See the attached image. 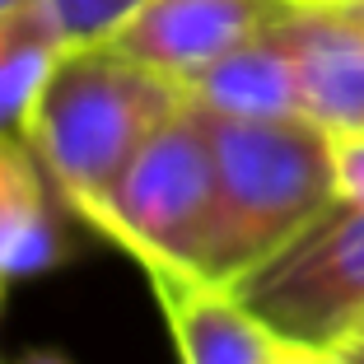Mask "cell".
<instances>
[{"label": "cell", "mask_w": 364, "mask_h": 364, "mask_svg": "<svg viewBox=\"0 0 364 364\" xmlns=\"http://www.w3.org/2000/svg\"><path fill=\"white\" fill-rule=\"evenodd\" d=\"M304 89V117L322 131H364V23L318 0L280 23Z\"/></svg>", "instance_id": "8992f818"}, {"label": "cell", "mask_w": 364, "mask_h": 364, "mask_svg": "<svg viewBox=\"0 0 364 364\" xmlns=\"http://www.w3.org/2000/svg\"><path fill=\"white\" fill-rule=\"evenodd\" d=\"M332 355L341 364H364V336H346V341H336Z\"/></svg>", "instance_id": "5bb4252c"}, {"label": "cell", "mask_w": 364, "mask_h": 364, "mask_svg": "<svg viewBox=\"0 0 364 364\" xmlns=\"http://www.w3.org/2000/svg\"><path fill=\"white\" fill-rule=\"evenodd\" d=\"M350 336H364V318H360V322H355V332H350Z\"/></svg>", "instance_id": "ac0fdd59"}, {"label": "cell", "mask_w": 364, "mask_h": 364, "mask_svg": "<svg viewBox=\"0 0 364 364\" xmlns=\"http://www.w3.org/2000/svg\"><path fill=\"white\" fill-rule=\"evenodd\" d=\"M327 5H336L341 14H350V19H360V23H364V0H327Z\"/></svg>", "instance_id": "9a60e30c"}, {"label": "cell", "mask_w": 364, "mask_h": 364, "mask_svg": "<svg viewBox=\"0 0 364 364\" xmlns=\"http://www.w3.org/2000/svg\"><path fill=\"white\" fill-rule=\"evenodd\" d=\"M65 33L52 19L47 0H33L14 14H0V136H19L28 107L43 89L52 61L65 52Z\"/></svg>", "instance_id": "30bf717a"}, {"label": "cell", "mask_w": 364, "mask_h": 364, "mask_svg": "<svg viewBox=\"0 0 364 364\" xmlns=\"http://www.w3.org/2000/svg\"><path fill=\"white\" fill-rule=\"evenodd\" d=\"M23 364H70V360H61V355H28V360H23Z\"/></svg>", "instance_id": "2e32d148"}, {"label": "cell", "mask_w": 364, "mask_h": 364, "mask_svg": "<svg viewBox=\"0 0 364 364\" xmlns=\"http://www.w3.org/2000/svg\"><path fill=\"white\" fill-rule=\"evenodd\" d=\"M145 0H47L52 19L61 23L65 43H94V38H112Z\"/></svg>", "instance_id": "8fae6325"}, {"label": "cell", "mask_w": 364, "mask_h": 364, "mask_svg": "<svg viewBox=\"0 0 364 364\" xmlns=\"http://www.w3.org/2000/svg\"><path fill=\"white\" fill-rule=\"evenodd\" d=\"M89 225L145 267V276H201L210 267L220 187L205 112L187 103L145 140Z\"/></svg>", "instance_id": "3957f363"}, {"label": "cell", "mask_w": 364, "mask_h": 364, "mask_svg": "<svg viewBox=\"0 0 364 364\" xmlns=\"http://www.w3.org/2000/svg\"><path fill=\"white\" fill-rule=\"evenodd\" d=\"M5 289H10V285H5V280H0V304H5Z\"/></svg>", "instance_id": "d6986e66"}, {"label": "cell", "mask_w": 364, "mask_h": 364, "mask_svg": "<svg viewBox=\"0 0 364 364\" xmlns=\"http://www.w3.org/2000/svg\"><path fill=\"white\" fill-rule=\"evenodd\" d=\"M318 0H145L112 43L173 80H187L225 52L252 43Z\"/></svg>", "instance_id": "5b68a950"}, {"label": "cell", "mask_w": 364, "mask_h": 364, "mask_svg": "<svg viewBox=\"0 0 364 364\" xmlns=\"http://www.w3.org/2000/svg\"><path fill=\"white\" fill-rule=\"evenodd\" d=\"M23 5H33V0H0V14H14V10H23Z\"/></svg>", "instance_id": "e0dca14e"}, {"label": "cell", "mask_w": 364, "mask_h": 364, "mask_svg": "<svg viewBox=\"0 0 364 364\" xmlns=\"http://www.w3.org/2000/svg\"><path fill=\"white\" fill-rule=\"evenodd\" d=\"M201 107V103H196ZM220 225L205 280L234 289L336 201L332 136L309 117H220L210 107Z\"/></svg>", "instance_id": "7a4b0ae2"}, {"label": "cell", "mask_w": 364, "mask_h": 364, "mask_svg": "<svg viewBox=\"0 0 364 364\" xmlns=\"http://www.w3.org/2000/svg\"><path fill=\"white\" fill-rule=\"evenodd\" d=\"M187 94L220 117H304L299 65L280 23L196 70L187 80Z\"/></svg>", "instance_id": "9c48e42d"}, {"label": "cell", "mask_w": 364, "mask_h": 364, "mask_svg": "<svg viewBox=\"0 0 364 364\" xmlns=\"http://www.w3.org/2000/svg\"><path fill=\"white\" fill-rule=\"evenodd\" d=\"M52 178L43 173L28 140L0 136V280L43 276L70 257Z\"/></svg>", "instance_id": "ba28073f"}, {"label": "cell", "mask_w": 364, "mask_h": 364, "mask_svg": "<svg viewBox=\"0 0 364 364\" xmlns=\"http://www.w3.org/2000/svg\"><path fill=\"white\" fill-rule=\"evenodd\" d=\"M271 364H341L332 350H322V346H294V341H280Z\"/></svg>", "instance_id": "4fadbf2b"}, {"label": "cell", "mask_w": 364, "mask_h": 364, "mask_svg": "<svg viewBox=\"0 0 364 364\" xmlns=\"http://www.w3.org/2000/svg\"><path fill=\"white\" fill-rule=\"evenodd\" d=\"M150 285L182 364H271L280 336L247 313L234 289L201 276H150Z\"/></svg>", "instance_id": "52a82bcc"}, {"label": "cell", "mask_w": 364, "mask_h": 364, "mask_svg": "<svg viewBox=\"0 0 364 364\" xmlns=\"http://www.w3.org/2000/svg\"><path fill=\"white\" fill-rule=\"evenodd\" d=\"M187 103V85L122 52L112 38L70 43L28 107L23 140L56 196L89 225L145 140Z\"/></svg>", "instance_id": "6da1fadb"}, {"label": "cell", "mask_w": 364, "mask_h": 364, "mask_svg": "<svg viewBox=\"0 0 364 364\" xmlns=\"http://www.w3.org/2000/svg\"><path fill=\"white\" fill-rule=\"evenodd\" d=\"M332 168H336V201L364 210V131L332 136Z\"/></svg>", "instance_id": "7c38bea8"}, {"label": "cell", "mask_w": 364, "mask_h": 364, "mask_svg": "<svg viewBox=\"0 0 364 364\" xmlns=\"http://www.w3.org/2000/svg\"><path fill=\"white\" fill-rule=\"evenodd\" d=\"M234 294L280 341L332 350L364 318V210L332 201Z\"/></svg>", "instance_id": "277c9868"}]
</instances>
